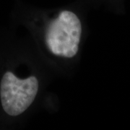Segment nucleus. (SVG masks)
I'll return each instance as SVG.
<instances>
[{
	"mask_svg": "<svg viewBox=\"0 0 130 130\" xmlns=\"http://www.w3.org/2000/svg\"><path fill=\"white\" fill-rule=\"evenodd\" d=\"M81 33L82 26L77 16L72 12L63 11L47 28V46L54 55L72 58L78 51Z\"/></svg>",
	"mask_w": 130,
	"mask_h": 130,
	"instance_id": "nucleus-1",
	"label": "nucleus"
},
{
	"mask_svg": "<svg viewBox=\"0 0 130 130\" xmlns=\"http://www.w3.org/2000/svg\"><path fill=\"white\" fill-rule=\"evenodd\" d=\"M38 90V81L36 77L20 79L12 72H6L1 81L0 96L5 111L9 116H18L27 110Z\"/></svg>",
	"mask_w": 130,
	"mask_h": 130,
	"instance_id": "nucleus-2",
	"label": "nucleus"
}]
</instances>
